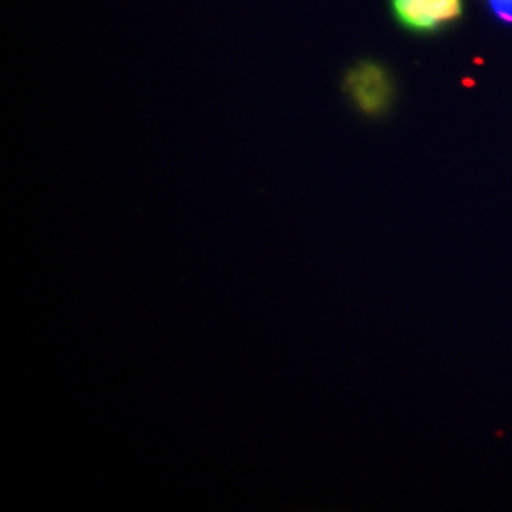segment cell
Listing matches in <instances>:
<instances>
[{
	"label": "cell",
	"instance_id": "7a4b0ae2",
	"mask_svg": "<svg viewBox=\"0 0 512 512\" xmlns=\"http://www.w3.org/2000/svg\"><path fill=\"white\" fill-rule=\"evenodd\" d=\"M391 10L404 29L433 33L463 14V0H391Z\"/></svg>",
	"mask_w": 512,
	"mask_h": 512
},
{
	"label": "cell",
	"instance_id": "6da1fadb",
	"mask_svg": "<svg viewBox=\"0 0 512 512\" xmlns=\"http://www.w3.org/2000/svg\"><path fill=\"white\" fill-rule=\"evenodd\" d=\"M344 90L353 105L366 116H380L391 107L393 80L380 63H357L344 80Z\"/></svg>",
	"mask_w": 512,
	"mask_h": 512
},
{
	"label": "cell",
	"instance_id": "3957f363",
	"mask_svg": "<svg viewBox=\"0 0 512 512\" xmlns=\"http://www.w3.org/2000/svg\"><path fill=\"white\" fill-rule=\"evenodd\" d=\"M495 18L505 25H512V0H488Z\"/></svg>",
	"mask_w": 512,
	"mask_h": 512
}]
</instances>
